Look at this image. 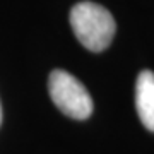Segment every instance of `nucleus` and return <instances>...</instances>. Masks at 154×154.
<instances>
[{
	"mask_svg": "<svg viewBox=\"0 0 154 154\" xmlns=\"http://www.w3.org/2000/svg\"><path fill=\"white\" fill-rule=\"evenodd\" d=\"M0 123H2V106H0Z\"/></svg>",
	"mask_w": 154,
	"mask_h": 154,
	"instance_id": "20e7f679",
	"label": "nucleus"
},
{
	"mask_svg": "<svg viewBox=\"0 0 154 154\" xmlns=\"http://www.w3.org/2000/svg\"><path fill=\"white\" fill-rule=\"evenodd\" d=\"M135 108L142 125L154 132V72L142 70L135 82Z\"/></svg>",
	"mask_w": 154,
	"mask_h": 154,
	"instance_id": "7ed1b4c3",
	"label": "nucleus"
},
{
	"mask_svg": "<svg viewBox=\"0 0 154 154\" xmlns=\"http://www.w3.org/2000/svg\"><path fill=\"white\" fill-rule=\"evenodd\" d=\"M48 91L51 101L63 115L86 120L93 113V98L84 88V84L65 70L55 69L48 79Z\"/></svg>",
	"mask_w": 154,
	"mask_h": 154,
	"instance_id": "f03ea898",
	"label": "nucleus"
},
{
	"mask_svg": "<svg viewBox=\"0 0 154 154\" xmlns=\"http://www.w3.org/2000/svg\"><path fill=\"white\" fill-rule=\"evenodd\" d=\"M70 24L81 45L91 51L108 48L116 31L110 11L94 2H79L72 7Z\"/></svg>",
	"mask_w": 154,
	"mask_h": 154,
	"instance_id": "f257e3e1",
	"label": "nucleus"
}]
</instances>
